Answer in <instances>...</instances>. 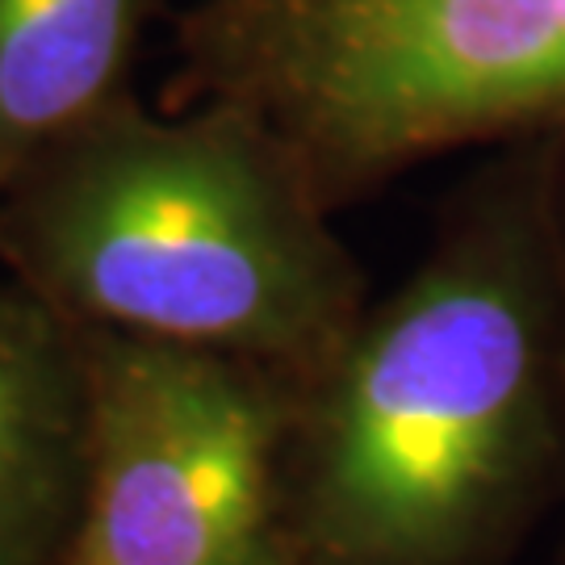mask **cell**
Here are the masks:
<instances>
[{
    "instance_id": "obj_1",
    "label": "cell",
    "mask_w": 565,
    "mask_h": 565,
    "mask_svg": "<svg viewBox=\"0 0 565 565\" xmlns=\"http://www.w3.org/2000/svg\"><path fill=\"white\" fill-rule=\"evenodd\" d=\"M565 135L465 184L298 382L294 565H499L565 482Z\"/></svg>"
},
{
    "instance_id": "obj_2",
    "label": "cell",
    "mask_w": 565,
    "mask_h": 565,
    "mask_svg": "<svg viewBox=\"0 0 565 565\" xmlns=\"http://www.w3.org/2000/svg\"><path fill=\"white\" fill-rule=\"evenodd\" d=\"M331 214L252 109L126 93L4 189L0 268L76 327L302 382L369 302Z\"/></svg>"
},
{
    "instance_id": "obj_3",
    "label": "cell",
    "mask_w": 565,
    "mask_h": 565,
    "mask_svg": "<svg viewBox=\"0 0 565 565\" xmlns=\"http://www.w3.org/2000/svg\"><path fill=\"white\" fill-rule=\"evenodd\" d=\"M163 105L218 97L327 210L469 142L565 135V0H198Z\"/></svg>"
},
{
    "instance_id": "obj_4",
    "label": "cell",
    "mask_w": 565,
    "mask_h": 565,
    "mask_svg": "<svg viewBox=\"0 0 565 565\" xmlns=\"http://www.w3.org/2000/svg\"><path fill=\"white\" fill-rule=\"evenodd\" d=\"M88 469L67 565H294L277 369L81 327Z\"/></svg>"
},
{
    "instance_id": "obj_5",
    "label": "cell",
    "mask_w": 565,
    "mask_h": 565,
    "mask_svg": "<svg viewBox=\"0 0 565 565\" xmlns=\"http://www.w3.org/2000/svg\"><path fill=\"white\" fill-rule=\"evenodd\" d=\"M88 469L84 335L0 281V565H67Z\"/></svg>"
},
{
    "instance_id": "obj_6",
    "label": "cell",
    "mask_w": 565,
    "mask_h": 565,
    "mask_svg": "<svg viewBox=\"0 0 565 565\" xmlns=\"http://www.w3.org/2000/svg\"><path fill=\"white\" fill-rule=\"evenodd\" d=\"M168 0H0V198L51 142L135 93Z\"/></svg>"
},
{
    "instance_id": "obj_7",
    "label": "cell",
    "mask_w": 565,
    "mask_h": 565,
    "mask_svg": "<svg viewBox=\"0 0 565 565\" xmlns=\"http://www.w3.org/2000/svg\"><path fill=\"white\" fill-rule=\"evenodd\" d=\"M557 214H562V239H565V151H562V177H557Z\"/></svg>"
},
{
    "instance_id": "obj_8",
    "label": "cell",
    "mask_w": 565,
    "mask_h": 565,
    "mask_svg": "<svg viewBox=\"0 0 565 565\" xmlns=\"http://www.w3.org/2000/svg\"><path fill=\"white\" fill-rule=\"evenodd\" d=\"M562 565H565V557H562Z\"/></svg>"
}]
</instances>
